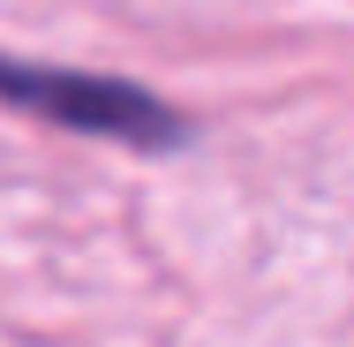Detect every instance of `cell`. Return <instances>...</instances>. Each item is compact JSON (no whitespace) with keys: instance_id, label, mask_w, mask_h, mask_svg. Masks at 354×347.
<instances>
[{"instance_id":"cell-1","label":"cell","mask_w":354,"mask_h":347,"mask_svg":"<svg viewBox=\"0 0 354 347\" xmlns=\"http://www.w3.org/2000/svg\"><path fill=\"white\" fill-rule=\"evenodd\" d=\"M0 106L68 136L129 143V151H174L189 143V114L166 106L158 91H143L129 75H91V69H53V61H15L0 53Z\"/></svg>"}]
</instances>
